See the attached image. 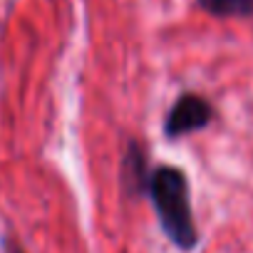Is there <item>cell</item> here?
<instances>
[{
	"mask_svg": "<svg viewBox=\"0 0 253 253\" xmlns=\"http://www.w3.org/2000/svg\"><path fill=\"white\" fill-rule=\"evenodd\" d=\"M147 196L164 236L179 251L191 253L199 246V226L194 221L191 186L184 169L171 164H159L157 169H152Z\"/></svg>",
	"mask_w": 253,
	"mask_h": 253,
	"instance_id": "obj_1",
	"label": "cell"
},
{
	"mask_svg": "<svg viewBox=\"0 0 253 253\" xmlns=\"http://www.w3.org/2000/svg\"><path fill=\"white\" fill-rule=\"evenodd\" d=\"M213 117H216V109L204 94L181 92L174 99V104L169 107L162 129H164L167 139H181V137H189L194 132L206 129L213 122Z\"/></svg>",
	"mask_w": 253,
	"mask_h": 253,
	"instance_id": "obj_2",
	"label": "cell"
},
{
	"mask_svg": "<svg viewBox=\"0 0 253 253\" xmlns=\"http://www.w3.org/2000/svg\"><path fill=\"white\" fill-rule=\"evenodd\" d=\"M149 179H152V169H149L147 147L139 139H129L122 154V162H119V186L124 196L126 199L147 196Z\"/></svg>",
	"mask_w": 253,
	"mask_h": 253,
	"instance_id": "obj_3",
	"label": "cell"
},
{
	"mask_svg": "<svg viewBox=\"0 0 253 253\" xmlns=\"http://www.w3.org/2000/svg\"><path fill=\"white\" fill-rule=\"evenodd\" d=\"M213 18H253V0H196Z\"/></svg>",
	"mask_w": 253,
	"mask_h": 253,
	"instance_id": "obj_4",
	"label": "cell"
},
{
	"mask_svg": "<svg viewBox=\"0 0 253 253\" xmlns=\"http://www.w3.org/2000/svg\"><path fill=\"white\" fill-rule=\"evenodd\" d=\"M3 248H5V253H25V248L18 241H13V238H5L3 241Z\"/></svg>",
	"mask_w": 253,
	"mask_h": 253,
	"instance_id": "obj_5",
	"label": "cell"
}]
</instances>
